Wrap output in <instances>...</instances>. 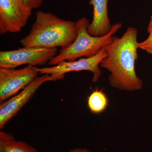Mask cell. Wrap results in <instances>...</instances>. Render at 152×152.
<instances>
[{
	"label": "cell",
	"mask_w": 152,
	"mask_h": 152,
	"mask_svg": "<svg viewBox=\"0 0 152 152\" xmlns=\"http://www.w3.org/2000/svg\"><path fill=\"white\" fill-rule=\"evenodd\" d=\"M137 36V29L129 27L121 37L113 36L111 42L105 47L107 55L100 66L110 72L109 83L118 89L132 91L142 88V81L135 72Z\"/></svg>",
	"instance_id": "cell-1"
},
{
	"label": "cell",
	"mask_w": 152,
	"mask_h": 152,
	"mask_svg": "<svg viewBox=\"0 0 152 152\" xmlns=\"http://www.w3.org/2000/svg\"><path fill=\"white\" fill-rule=\"evenodd\" d=\"M76 37L75 22L39 10L36 12L29 33L20 43L25 47L64 48L72 43Z\"/></svg>",
	"instance_id": "cell-2"
},
{
	"label": "cell",
	"mask_w": 152,
	"mask_h": 152,
	"mask_svg": "<svg viewBox=\"0 0 152 152\" xmlns=\"http://www.w3.org/2000/svg\"><path fill=\"white\" fill-rule=\"evenodd\" d=\"M77 37L69 46L60 50L58 53L49 62L50 66H56L64 61H73L81 57L90 58L98 53L104 47L110 43L113 37L122 27L118 23L113 25L112 29L106 35L94 37L88 32V20L83 17L75 22Z\"/></svg>",
	"instance_id": "cell-3"
},
{
	"label": "cell",
	"mask_w": 152,
	"mask_h": 152,
	"mask_svg": "<svg viewBox=\"0 0 152 152\" xmlns=\"http://www.w3.org/2000/svg\"><path fill=\"white\" fill-rule=\"evenodd\" d=\"M58 54L57 48L25 47L0 52V68L15 69L24 65H45Z\"/></svg>",
	"instance_id": "cell-4"
},
{
	"label": "cell",
	"mask_w": 152,
	"mask_h": 152,
	"mask_svg": "<svg viewBox=\"0 0 152 152\" xmlns=\"http://www.w3.org/2000/svg\"><path fill=\"white\" fill-rule=\"evenodd\" d=\"M105 47L103 48L97 54L90 58H82L78 61H64L58 65L45 68H38L36 69L41 75H50L56 78L57 80L64 78V75L73 72L87 71L93 74L92 81H98L102 75L99 66L101 61L106 56Z\"/></svg>",
	"instance_id": "cell-5"
},
{
	"label": "cell",
	"mask_w": 152,
	"mask_h": 152,
	"mask_svg": "<svg viewBox=\"0 0 152 152\" xmlns=\"http://www.w3.org/2000/svg\"><path fill=\"white\" fill-rule=\"evenodd\" d=\"M33 10L24 0H0V34L20 32Z\"/></svg>",
	"instance_id": "cell-6"
},
{
	"label": "cell",
	"mask_w": 152,
	"mask_h": 152,
	"mask_svg": "<svg viewBox=\"0 0 152 152\" xmlns=\"http://www.w3.org/2000/svg\"><path fill=\"white\" fill-rule=\"evenodd\" d=\"M36 67L28 65L19 69L0 68V102L3 103L24 89L37 77Z\"/></svg>",
	"instance_id": "cell-7"
},
{
	"label": "cell",
	"mask_w": 152,
	"mask_h": 152,
	"mask_svg": "<svg viewBox=\"0 0 152 152\" xmlns=\"http://www.w3.org/2000/svg\"><path fill=\"white\" fill-rule=\"evenodd\" d=\"M55 81L57 80L53 76L48 74L43 75L35 79L18 95L2 103L0 105V129H2L18 113L42 85L47 82Z\"/></svg>",
	"instance_id": "cell-8"
},
{
	"label": "cell",
	"mask_w": 152,
	"mask_h": 152,
	"mask_svg": "<svg viewBox=\"0 0 152 152\" xmlns=\"http://www.w3.org/2000/svg\"><path fill=\"white\" fill-rule=\"evenodd\" d=\"M110 0H90L93 6L92 21L88 26V32L94 37H102L107 34L112 29L108 12V4Z\"/></svg>",
	"instance_id": "cell-9"
},
{
	"label": "cell",
	"mask_w": 152,
	"mask_h": 152,
	"mask_svg": "<svg viewBox=\"0 0 152 152\" xmlns=\"http://www.w3.org/2000/svg\"><path fill=\"white\" fill-rule=\"evenodd\" d=\"M0 152H38L26 143L17 141L11 134L0 132Z\"/></svg>",
	"instance_id": "cell-10"
},
{
	"label": "cell",
	"mask_w": 152,
	"mask_h": 152,
	"mask_svg": "<svg viewBox=\"0 0 152 152\" xmlns=\"http://www.w3.org/2000/svg\"><path fill=\"white\" fill-rule=\"evenodd\" d=\"M109 100L103 90L96 88L88 98V106L93 113H101L107 108Z\"/></svg>",
	"instance_id": "cell-11"
},
{
	"label": "cell",
	"mask_w": 152,
	"mask_h": 152,
	"mask_svg": "<svg viewBox=\"0 0 152 152\" xmlns=\"http://www.w3.org/2000/svg\"><path fill=\"white\" fill-rule=\"evenodd\" d=\"M138 47L139 49L152 55V36H148L145 40L141 42H139Z\"/></svg>",
	"instance_id": "cell-12"
},
{
	"label": "cell",
	"mask_w": 152,
	"mask_h": 152,
	"mask_svg": "<svg viewBox=\"0 0 152 152\" xmlns=\"http://www.w3.org/2000/svg\"><path fill=\"white\" fill-rule=\"evenodd\" d=\"M33 9H38L40 7L44 0H24Z\"/></svg>",
	"instance_id": "cell-13"
},
{
	"label": "cell",
	"mask_w": 152,
	"mask_h": 152,
	"mask_svg": "<svg viewBox=\"0 0 152 152\" xmlns=\"http://www.w3.org/2000/svg\"><path fill=\"white\" fill-rule=\"evenodd\" d=\"M147 32L149 34L148 36H152V15L151 17L149 24L148 25Z\"/></svg>",
	"instance_id": "cell-14"
},
{
	"label": "cell",
	"mask_w": 152,
	"mask_h": 152,
	"mask_svg": "<svg viewBox=\"0 0 152 152\" xmlns=\"http://www.w3.org/2000/svg\"><path fill=\"white\" fill-rule=\"evenodd\" d=\"M69 152H92L85 148H76L71 150Z\"/></svg>",
	"instance_id": "cell-15"
}]
</instances>
